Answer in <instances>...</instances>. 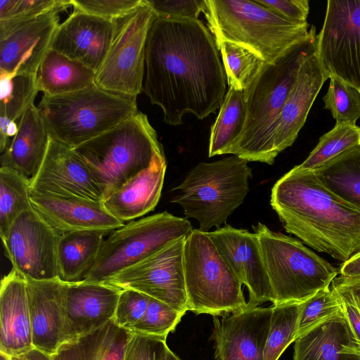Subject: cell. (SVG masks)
I'll return each instance as SVG.
<instances>
[{
	"mask_svg": "<svg viewBox=\"0 0 360 360\" xmlns=\"http://www.w3.org/2000/svg\"><path fill=\"white\" fill-rule=\"evenodd\" d=\"M329 87L323 98L336 122L356 124L360 118V90L336 77H330Z\"/></svg>",
	"mask_w": 360,
	"mask_h": 360,
	"instance_id": "f35d334b",
	"label": "cell"
},
{
	"mask_svg": "<svg viewBox=\"0 0 360 360\" xmlns=\"http://www.w3.org/2000/svg\"><path fill=\"white\" fill-rule=\"evenodd\" d=\"M272 306L213 316L215 360H263Z\"/></svg>",
	"mask_w": 360,
	"mask_h": 360,
	"instance_id": "2e32d148",
	"label": "cell"
},
{
	"mask_svg": "<svg viewBox=\"0 0 360 360\" xmlns=\"http://www.w3.org/2000/svg\"><path fill=\"white\" fill-rule=\"evenodd\" d=\"M314 172L329 191L360 210V145L345 150Z\"/></svg>",
	"mask_w": 360,
	"mask_h": 360,
	"instance_id": "4dcf8cb0",
	"label": "cell"
},
{
	"mask_svg": "<svg viewBox=\"0 0 360 360\" xmlns=\"http://www.w3.org/2000/svg\"><path fill=\"white\" fill-rule=\"evenodd\" d=\"M314 25L304 41L290 48L272 63L265 62L243 91L246 120L242 134L226 154L248 162L273 165L270 140L273 124L291 91L304 61L316 51Z\"/></svg>",
	"mask_w": 360,
	"mask_h": 360,
	"instance_id": "3957f363",
	"label": "cell"
},
{
	"mask_svg": "<svg viewBox=\"0 0 360 360\" xmlns=\"http://www.w3.org/2000/svg\"><path fill=\"white\" fill-rule=\"evenodd\" d=\"M330 285L340 297L343 312L352 331L360 341V306L346 290L333 283Z\"/></svg>",
	"mask_w": 360,
	"mask_h": 360,
	"instance_id": "7dc6e473",
	"label": "cell"
},
{
	"mask_svg": "<svg viewBox=\"0 0 360 360\" xmlns=\"http://www.w3.org/2000/svg\"><path fill=\"white\" fill-rule=\"evenodd\" d=\"M342 309L340 299L330 286L318 291L300 302L296 338L308 329L335 315Z\"/></svg>",
	"mask_w": 360,
	"mask_h": 360,
	"instance_id": "ab89813d",
	"label": "cell"
},
{
	"mask_svg": "<svg viewBox=\"0 0 360 360\" xmlns=\"http://www.w3.org/2000/svg\"><path fill=\"white\" fill-rule=\"evenodd\" d=\"M96 72L82 63L50 49L37 74V86L44 96H59L95 84Z\"/></svg>",
	"mask_w": 360,
	"mask_h": 360,
	"instance_id": "f546056e",
	"label": "cell"
},
{
	"mask_svg": "<svg viewBox=\"0 0 360 360\" xmlns=\"http://www.w3.org/2000/svg\"><path fill=\"white\" fill-rule=\"evenodd\" d=\"M285 18L297 22H306L309 13L308 0H257Z\"/></svg>",
	"mask_w": 360,
	"mask_h": 360,
	"instance_id": "bcb514c9",
	"label": "cell"
},
{
	"mask_svg": "<svg viewBox=\"0 0 360 360\" xmlns=\"http://www.w3.org/2000/svg\"><path fill=\"white\" fill-rule=\"evenodd\" d=\"M106 233L82 231L60 235L57 250L58 278L67 283L84 281L96 260Z\"/></svg>",
	"mask_w": 360,
	"mask_h": 360,
	"instance_id": "f1b7e54d",
	"label": "cell"
},
{
	"mask_svg": "<svg viewBox=\"0 0 360 360\" xmlns=\"http://www.w3.org/2000/svg\"><path fill=\"white\" fill-rule=\"evenodd\" d=\"M252 169L248 161L231 155L195 165L174 191L172 202L179 204L186 218L195 219L199 230L209 232L226 224L244 202Z\"/></svg>",
	"mask_w": 360,
	"mask_h": 360,
	"instance_id": "52a82bcc",
	"label": "cell"
},
{
	"mask_svg": "<svg viewBox=\"0 0 360 360\" xmlns=\"http://www.w3.org/2000/svg\"><path fill=\"white\" fill-rule=\"evenodd\" d=\"M339 274L340 276L344 278H360V253L342 263Z\"/></svg>",
	"mask_w": 360,
	"mask_h": 360,
	"instance_id": "f907efd6",
	"label": "cell"
},
{
	"mask_svg": "<svg viewBox=\"0 0 360 360\" xmlns=\"http://www.w3.org/2000/svg\"><path fill=\"white\" fill-rule=\"evenodd\" d=\"M149 300L150 297L139 291L122 290L113 321L120 328L131 332L144 316Z\"/></svg>",
	"mask_w": 360,
	"mask_h": 360,
	"instance_id": "b9f144b4",
	"label": "cell"
},
{
	"mask_svg": "<svg viewBox=\"0 0 360 360\" xmlns=\"http://www.w3.org/2000/svg\"><path fill=\"white\" fill-rule=\"evenodd\" d=\"M50 138L37 106L32 103L20 117L18 131L10 146L1 153V167L32 180L44 161Z\"/></svg>",
	"mask_w": 360,
	"mask_h": 360,
	"instance_id": "4316f807",
	"label": "cell"
},
{
	"mask_svg": "<svg viewBox=\"0 0 360 360\" xmlns=\"http://www.w3.org/2000/svg\"><path fill=\"white\" fill-rule=\"evenodd\" d=\"M226 75L214 36L198 19L157 18L145 48L142 91L177 126L185 115L202 120L225 96Z\"/></svg>",
	"mask_w": 360,
	"mask_h": 360,
	"instance_id": "6da1fadb",
	"label": "cell"
},
{
	"mask_svg": "<svg viewBox=\"0 0 360 360\" xmlns=\"http://www.w3.org/2000/svg\"><path fill=\"white\" fill-rule=\"evenodd\" d=\"M202 13L217 45L224 41L248 48L272 63L309 35V25L279 15L257 0H205Z\"/></svg>",
	"mask_w": 360,
	"mask_h": 360,
	"instance_id": "277c9868",
	"label": "cell"
},
{
	"mask_svg": "<svg viewBox=\"0 0 360 360\" xmlns=\"http://www.w3.org/2000/svg\"><path fill=\"white\" fill-rule=\"evenodd\" d=\"M332 283L349 292L360 306V278H347L340 276L338 277L337 276Z\"/></svg>",
	"mask_w": 360,
	"mask_h": 360,
	"instance_id": "681fc988",
	"label": "cell"
},
{
	"mask_svg": "<svg viewBox=\"0 0 360 360\" xmlns=\"http://www.w3.org/2000/svg\"><path fill=\"white\" fill-rule=\"evenodd\" d=\"M316 55L324 70L360 90V1L328 0Z\"/></svg>",
	"mask_w": 360,
	"mask_h": 360,
	"instance_id": "7c38bea8",
	"label": "cell"
},
{
	"mask_svg": "<svg viewBox=\"0 0 360 360\" xmlns=\"http://www.w3.org/2000/svg\"><path fill=\"white\" fill-rule=\"evenodd\" d=\"M246 120L243 91L229 86L211 127L209 157L224 155L243 132Z\"/></svg>",
	"mask_w": 360,
	"mask_h": 360,
	"instance_id": "1f68e13d",
	"label": "cell"
},
{
	"mask_svg": "<svg viewBox=\"0 0 360 360\" xmlns=\"http://www.w3.org/2000/svg\"><path fill=\"white\" fill-rule=\"evenodd\" d=\"M143 0H70L74 11L117 20L138 8Z\"/></svg>",
	"mask_w": 360,
	"mask_h": 360,
	"instance_id": "7bdbcfd3",
	"label": "cell"
},
{
	"mask_svg": "<svg viewBox=\"0 0 360 360\" xmlns=\"http://www.w3.org/2000/svg\"><path fill=\"white\" fill-rule=\"evenodd\" d=\"M300 302L272 305L263 360H278L297 337Z\"/></svg>",
	"mask_w": 360,
	"mask_h": 360,
	"instance_id": "d590c367",
	"label": "cell"
},
{
	"mask_svg": "<svg viewBox=\"0 0 360 360\" xmlns=\"http://www.w3.org/2000/svg\"><path fill=\"white\" fill-rule=\"evenodd\" d=\"M26 281L33 347L53 355L63 343L65 282L59 278Z\"/></svg>",
	"mask_w": 360,
	"mask_h": 360,
	"instance_id": "603a6c76",
	"label": "cell"
},
{
	"mask_svg": "<svg viewBox=\"0 0 360 360\" xmlns=\"http://www.w3.org/2000/svg\"><path fill=\"white\" fill-rule=\"evenodd\" d=\"M116 28L115 20L74 11L58 25L50 49L96 73L108 54Z\"/></svg>",
	"mask_w": 360,
	"mask_h": 360,
	"instance_id": "ac0fdd59",
	"label": "cell"
},
{
	"mask_svg": "<svg viewBox=\"0 0 360 360\" xmlns=\"http://www.w3.org/2000/svg\"><path fill=\"white\" fill-rule=\"evenodd\" d=\"M193 230L190 221L165 211L124 224L104 240L84 280L102 283L156 253Z\"/></svg>",
	"mask_w": 360,
	"mask_h": 360,
	"instance_id": "30bf717a",
	"label": "cell"
},
{
	"mask_svg": "<svg viewBox=\"0 0 360 360\" xmlns=\"http://www.w3.org/2000/svg\"><path fill=\"white\" fill-rule=\"evenodd\" d=\"M11 360H53L52 356L35 347L18 355L11 356Z\"/></svg>",
	"mask_w": 360,
	"mask_h": 360,
	"instance_id": "816d5d0a",
	"label": "cell"
},
{
	"mask_svg": "<svg viewBox=\"0 0 360 360\" xmlns=\"http://www.w3.org/2000/svg\"><path fill=\"white\" fill-rule=\"evenodd\" d=\"M37 108L51 138L71 148L139 112L136 97L115 94L96 84L63 95H43Z\"/></svg>",
	"mask_w": 360,
	"mask_h": 360,
	"instance_id": "8992f818",
	"label": "cell"
},
{
	"mask_svg": "<svg viewBox=\"0 0 360 360\" xmlns=\"http://www.w3.org/2000/svg\"><path fill=\"white\" fill-rule=\"evenodd\" d=\"M328 79L329 75L321 65L316 51L302 63L296 82L273 124L270 146L274 160L296 140Z\"/></svg>",
	"mask_w": 360,
	"mask_h": 360,
	"instance_id": "7402d4cb",
	"label": "cell"
},
{
	"mask_svg": "<svg viewBox=\"0 0 360 360\" xmlns=\"http://www.w3.org/2000/svg\"><path fill=\"white\" fill-rule=\"evenodd\" d=\"M166 168L165 154L156 156L150 167L105 198L104 206L124 223L153 210L161 196Z\"/></svg>",
	"mask_w": 360,
	"mask_h": 360,
	"instance_id": "484cf974",
	"label": "cell"
},
{
	"mask_svg": "<svg viewBox=\"0 0 360 360\" xmlns=\"http://www.w3.org/2000/svg\"><path fill=\"white\" fill-rule=\"evenodd\" d=\"M167 360H181L170 349L168 351Z\"/></svg>",
	"mask_w": 360,
	"mask_h": 360,
	"instance_id": "f5cc1de1",
	"label": "cell"
},
{
	"mask_svg": "<svg viewBox=\"0 0 360 360\" xmlns=\"http://www.w3.org/2000/svg\"><path fill=\"white\" fill-rule=\"evenodd\" d=\"M158 16L146 0L116 21L115 37L96 73L95 84L109 92L137 97L142 91L145 48L148 32Z\"/></svg>",
	"mask_w": 360,
	"mask_h": 360,
	"instance_id": "8fae6325",
	"label": "cell"
},
{
	"mask_svg": "<svg viewBox=\"0 0 360 360\" xmlns=\"http://www.w3.org/2000/svg\"><path fill=\"white\" fill-rule=\"evenodd\" d=\"M294 342L292 360H360V341L342 309L300 335Z\"/></svg>",
	"mask_w": 360,
	"mask_h": 360,
	"instance_id": "d4e9b609",
	"label": "cell"
},
{
	"mask_svg": "<svg viewBox=\"0 0 360 360\" xmlns=\"http://www.w3.org/2000/svg\"><path fill=\"white\" fill-rule=\"evenodd\" d=\"M0 360H11V359L10 356H8L4 353L0 352Z\"/></svg>",
	"mask_w": 360,
	"mask_h": 360,
	"instance_id": "db71d44e",
	"label": "cell"
},
{
	"mask_svg": "<svg viewBox=\"0 0 360 360\" xmlns=\"http://www.w3.org/2000/svg\"><path fill=\"white\" fill-rule=\"evenodd\" d=\"M30 192L103 200L102 191L85 162L73 148L52 138L38 172L30 180Z\"/></svg>",
	"mask_w": 360,
	"mask_h": 360,
	"instance_id": "e0dca14e",
	"label": "cell"
},
{
	"mask_svg": "<svg viewBox=\"0 0 360 360\" xmlns=\"http://www.w3.org/2000/svg\"><path fill=\"white\" fill-rule=\"evenodd\" d=\"M217 46L229 86L244 91L265 61L252 50L238 44L224 41Z\"/></svg>",
	"mask_w": 360,
	"mask_h": 360,
	"instance_id": "e575fe53",
	"label": "cell"
},
{
	"mask_svg": "<svg viewBox=\"0 0 360 360\" xmlns=\"http://www.w3.org/2000/svg\"><path fill=\"white\" fill-rule=\"evenodd\" d=\"M271 205L285 231L345 262L360 253V210L329 191L314 171L296 166L271 189Z\"/></svg>",
	"mask_w": 360,
	"mask_h": 360,
	"instance_id": "7a4b0ae2",
	"label": "cell"
},
{
	"mask_svg": "<svg viewBox=\"0 0 360 360\" xmlns=\"http://www.w3.org/2000/svg\"><path fill=\"white\" fill-rule=\"evenodd\" d=\"M59 11L22 22L0 40V76L37 75L60 25Z\"/></svg>",
	"mask_w": 360,
	"mask_h": 360,
	"instance_id": "ffe728a7",
	"label": "cell"
},
{
	"mask_svg": "<svg viewBox=\"0 0 360 360\" xmlns=\"http://www.w3.org/2000/svg\"><path fill=\"white\" fill-rule=\"evenodd\" d=\"M185 238L177 239L102 283L121 290L139 291L186 313L188 305L184 267Z\"/></svg>",
	"mask_w": 360,
	"mask_h": 360,
	"instance_id": "4fadbf2b",
	"label": "cell"
},
{
	"mask_svg": "<svg viewBox=\"0 0 360 360\" xmlns=\"http://www.w3.org/2000/svg\"><path fill=\"white\" fill-rule=\"evenodd\" d=\"M73 150L88 165L103 199L164 154L156 131L139 111Z\"/></svg>",
	"mask_w": 360,
	"mask_h": 360,
	"instance_id": "5b68a950",
	"label": "cell"
},
{
	"mask_svg": "<svg viewBox=\"0 0 360 360\" xmlns=\"http://www.w3.org/2000/svg\"><path fill=\"white\" fill-rule=\"evenodd\" d=\"M259 238L269 276L273 304L302 302L329 288L339 270L294 238L252 226Z\"/></svg>",
	"mask_w": 360,
	"mask_h": 360,
	"instance_id": "ba28073f",
	"label": "cell"
},
{
	"mask_svg": "<svg viewBox=\"0 0 360 360\" xmlns=\"http://www.w3.org/2000/svg\"><path fill=\"white\" fill-rule=\"evenodd\" d=\"M70 6V0H1L0 36L18 23L51 11L61 12Z\"/></svg>",
	"mask_w": 360,
	"mask_h": 360,
	"instance_id": "74e56055",
	"label": "cell"
},
{
	"mask_svg": "<svg viewBox=\"0 0 360 360\" xmlns=\"http://www.w3.org/2000/svg\"><path fill=\"white\" fill-rule=\"evenodd\" d=\"M39 90L37 75L0 76V113L18 122Z\"/></svg>",
	"mask_w": 360,
	"mask_h": 360,
	"instance_id": "8d00e7d4",
	"label": "cell"
},
{
	"mask_svg": "<svg viewBox=\"0 0 360 360\" xmlns=\"http://www.w3.org/2000/svg\"><path fill=\"white\" fill-rule=\"evenodd\" d=\"M0 352L10 356L32 349L26 280L12 270L1 281Z\"/></svg>",
	"mask_w": 360,
	"mask_h": 360,
	"instance_id": "cb8c5ba5",
	"label": "cell"
},
{
	"mask_svg": "<svg viewBox=\"0 0 360 360\" xmlns=\"http://www.w3.org/2000/svg\"><path fill=\"white\" fill-rule=\"evenodd\" d=\"M60 237L32 207L15 219L1 240L13 269L26 280L48 281L58 278Z\"/></svg>",
	"mask_w": 360,
	"mask_h": 360,
	"instance_id": "5bb4252c",
	"label": "cell"
},
{
	"mask_svg": "<svg viewBox=\"0 0 360 360\" xmlns=\"http://www.w3.org/2000/svg\"><path fill=\"white\" fill-rule=\"evenodd\" d=\"M184 267L188 311L221 316L247 307L242 283L207 232L193 229L186 237Z\"/></svg>",
	"mask_w": 360,
	"mask_h": 360,
	"instance_id": "9c48e42d",
	"label": "cell"
},
{
	"mask_svg": "<svg viewBox=\"0 0 360 360\" xmlns=\"http://www.w3.org/2000/svg\"><path fill=\"white\" fill-rule=\"evenodd\" d=\"M360 145V127L356 124L336 122L324 134L307 158L296 167L302 170L314 171L345 150Z\"/></svg>",
	"mask_w": 360,
	"mask_h": 360,
	"instance_id": "836d02e7",
	"label": "cell"
},
{
	"mask_svg": "<svg viewBox=\"0 0 360 360\" xmlns=\"http://www.w3.org/2000/svg\"><path fill=\"white\" fill-rule=\"evenodd\" d=\"M169 349L166 339L131 333L122 360H167Z\"/></svg>",
	"mask_w": 360,
	"mask_h": 360,
	"instance_id": "ee69618b",
	"label": "cell"
},
{
	"mask_svg": "<svg viewBox=\"0 0 360 360\" xmlns=\"http://www.w3.org/2000/svg\"><path fill=\"white\" fill-rule=\"evenodd\" d=\"M229 268L248 288V305L274 303V296L257 233L230 225L207 232Z\"/></svg>",
	"mask_w": 360,
	"mask_h": 360,
	"instance_id": "9a60e30c",
	"label": "cell"
},
{
	"mask_svg": "<svg viewBox=\"0 0 360 360\" xmlns=\"http://www.w3.org/2000/svg\"><path fill=\"white\" fill-rule=\"evenodd\" d=\"M130 335L112 320L89 334L62 343L51 356L53 360H122Z\"/></svg>",
	"mask_w": 360,
	"mask_h": 360,
	"instance_id": "83f0119b",
	"label": "cell"
},
{
	"mask_svg": "<svg viewBox=\"0 0 360 360\" xmlns=\"http://www.w3.org/2000/svg\"><path fill=\"white\" fill-rule=\"evenodd\" d=\"M121 290L103 283L65 282L63 343L89 334L112 321Z\"/></svg>",
	"mask_w": 360,
	"mask_h": 360,
	"instance_id": "44dd1931",
	"label": "cell"
},
{
	"mask_svg": "<svg viewBox=\"0 0 360 360\" xmlns=\"http://www.w3.org/2000/svg\"><path fill=\"white\" fill-rule=\"evenodd\" d=\"M30 200L37 212L60 235L82 231L109 233L124 225L103 201L37 192H30Z\"/></svg>",
	"mask_w": 360,
	"mask_h": 360,
	"instance_id": "d6986e66",
	"label": "cell"
},
{
	"mask_svg": "<svg viewBox=\"0 0 360 360\" xmlns=\"http://www.w3.org/2000/svg\"><path fill=\"white\" fill-rule=\"evenodd\" d=\"M18 129V122L0 116V151L3 153L10 146V137H14Z\"/></svg>",
	"mask_w": 360,
	"mask_h": 360,
	"instance_id": "c3c4849f",
	"label": "cell"
},
{
	"mask_svg": "<svg viewBox=\"0 0 360 360\" xmlns=\"http://www.w3.org/2000/svg\"><path fill=\"white\" fill-rule=\"evenodd\" d=\"M158 18L198 19L205 0H146Z\"/></svg>",
	"mask_w": 360,
	"mask_h": 360,
	"instance_id": "f6af8a7d",
	"label": "cell"
},
{
	"mask_svg": "<svg viewBox=\"0 0 360 360\" xmlns=\"http://www.w3.org/2000/svg\"><path fill=\"white\" fill-rule=\"evenodd\" d=\"M184 314L164 302L150 297L144 316L131 333L167 339Z\"/></svg>",
	"mask_w": 360,
	"mask_h": 360,
	"instance_id": "60d3db41",
	"label": "cell"
},
{
	"mask_svg": "<svg viewBox=\"0 0 360 360\" xmlns=\"http://www.w3.org/2000/svg\"><path fill=\"white\" fill-rule=\"evenodd\" d=\"M30 181L7 167L0 168V235L3 238L15 219L32 208Z\"/></svg>",
	"mask_w": 360,
	"mask_h": 360,
	"instance_id": "d6a6232c",
	"label": "cell"
}]
</instances>
